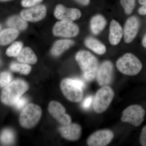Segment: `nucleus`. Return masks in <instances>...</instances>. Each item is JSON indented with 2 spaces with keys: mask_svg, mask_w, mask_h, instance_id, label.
Wrapping results in <instances>:
<instances>
[{
  "mask_svg": "<svg viewBox=\"0 0 146 146\" xmlns=\"http://www.w3.org/2000/svg\"><path fill=\"white\" fill-rule=\"evenodd\" d=\"M29 88V84L23 80H13L3 89L1 94V100L6 105L14 106Z\"/></svg>",
  "mask_w": 146,
  "mask_h": 146,
  "instance_id": "nucleus-1",
  "label": "nucleus"
},
{
  "mask_svg": "<svg viewBox=\"0 0 146 146\" xmlns=\"http://www.w3.org/2000/svg\"><path fill=\"white\" fill-rule=\"evenodd\" d=\"M76 60L83 72L84 77L87 81L94 80L98 70V60L89 52L81 50L76 55Z\"/></svg>",
  "mask_w": 146,
  "mask_h": 146,
  "instance_id": "nucleus-2",
  "label": "nucleus"
},
{
  "mask_svg": "<svg viewBox=\"0 0 146 146\" xmlns=\"http://www.w3.org/2000/svg\"><path fill=\"white\" fill-rule=\"evenodd\" d=\"M60 86L63 95L70 101L79 102L83 98V89L86 84L81 80L65 78L61 82Z\"/></svg>",
  "mask_w": 146,
  "mask_h": 146,
  "instance_id": "nucleus-3",
  "label": "nucleus"
},
{
  "mask_svg": "<svg viewBox=\"0 0 146 146\" xmlns=\"http://www.w3.org/2000/svg\"><path fill=\"white\" fill-rule=\"evenodd\" d=\"M117 68L121 72L128 76H135L143 68L140 60L131 53H126L117 61Z\"/></svg>",
  "mask_w": 146,
  "mask_h": 146,
  "instance_id": "nucleus-4",
  "label": "nucleus"
},
{
  "mask_svg": "<svg viewBox=\"0 0 146 146\" xmlns=\"http://www.w3.org/2000/svg\"><path fill=\"white\" fill-rule=\"evenodd\" d=\"M42 114L40 106L34 104H30L21 112L19 119L20 124L22 127L27 129L34 127L39 122Z\"/></svg>",
  "mask_w": 146,
  "mask_h": 146,
  "instance_id": "nucleus-5",
  "label": "nucleus"
},
{
  "mask_svg": "<svg viewBox=\"0 0 146 146\" xmlns=\"http://www.w3.org/2000/svg\"><path fill=\"white\" fill-rule=\"evenodd\" d=\"M114 97L113 89L107 86H103L95 95L93 108L96 113L100 114L105 111L109 107Z\"/></svg>",
  "mask_w": 146,
  "mask_h": 146,
  "instance_id": "nucleus-6",
  "label": "nucleus"
},
{
  "mask_svg": "<svg viewBox=\"0 0 146 146\" xmlns=\"http://www.w3.org/2000/svg\"><path fill=\"white\" fill-rule=\"evenodd\" d=\"M145 110L141 106L132 105L126 108L122 112L121 120L135 127L141 125L144 120Z\"/></svg>",
  "mask_w": 146,
  "mask_h": 146,
  "instance_id": "nucleus-7",
  "label": "nucleus"
},
{
  "mask_svg": "<svg viewBox=\"0 0 146 146\" xmlns=\"http://www.w3.org/2000/svg\"><path fill=\"white\" fill-rule=\"evenodd\" d=\"M79 32L78 27L72 21H58L55 24L52 32L56 36L64 37H75Z\"/></svg>",
  "mask_w": 146,
  "mask_h": 146,
  "instance_id": "nucleus-8",
  "label": "nucleus"
},
{
  "mask_svg": "<svg viewBox=\"0 0 146 146\" xmlns=\"http://www.w3.org/2000/svg\"><path fill=\"white\" fill-rule=\"evenodd\" d=\"M114 137V133L109 129L97 131L88 138L87 144L89 146H107L110 143Z\"/></svg>",
  "mask_w": 146,
  "mask_h": 146,
  "instance_id": "nucleus-9",
  "label": "nucleus"
},
{
  "mask_svg": "<svg viewBox=\"0 0 146 146\" xmlns=\"http://www.w3.org/2000/svg\"><path fill=\"white\" fill-rule=\"evenodd\" d=\"M48 110L53 117L63 125L69 124L72 122L70 116L66 113L64 106L58 102L52 101L49 104Z\"/></svg>",
  "mask_w": 146,
  "mask_h": 146,
  "instance_id": "nucleus-10",
  "label": "nucleus"
},
{
  "mask_svg": "<svg viewBox=\"0 0 146 146\" xmlns=\"http://www.w3.org/2000/svg\"><path fill=\"white\" fill-rule=\"evenodd\" d=\"M46 12V6L43 5H39L22 10L21 16L26 21L36 22L44 18Z\"/></svg>",
  "mask_w": 146,
  "mask_h": 146,
  "instance_id": "nucleus-11",
  "label": "nucleus"
},
{
  "mask_svg": "<svg viewBox=\"0 0 146 146\" xmlns=\"http://www.w3.org/2000/svg\"><path fill=\"white\" fill-rule=\"evenodd\" d=\"M113 74L112 62L106 60L102 63L97 74V80L100 86H106L111 83Z\"/></svg>",
  "mask_w": 146,
  "mask_h": 146,
  "instance_id": "nucleus-12",
  "label": "nucleus"
},
{
  "mask_svg": "<svg viewBox=\"0 0 146 146\" xmlns=\"http://www.w3.org/2000/svg\"><path fill=\"white\" fill-rule=\"evenodd\" d=\"M54 14L56 18L62 21H75L81 16V12L77 9L67 8L61 4L56 6Z\"/></svg>",
  "mask_w": 146,
  "mask_h": 146,
  "instance_id": "nucleus-13",
  "label": "nucleus"
},
{
  "mask_svg": "<svg viewBox=\"0 0 146 146\" xmlns=\"http://www.w3.org/2000/svg\"><path fill=\"white\" fill-rule=\"evenodd\" d=\"M139 26L140 22L136 16H131L127 19L124 30V41L125 43H130L134 40L138 33Z\"/></svg>",
  "mask_w": 146,
  "mask_h": 146,
  "instance_id": "nucleus-14",
  "label": "nucleus"
},
{
  "mask_svg": "<svg viewBox=\"0 0 146 146\" xmlns=\"http://www.w3.org/2000/svg\"><path fill=\"white\" fill-rule=\"evenodd\" d=\"M59 131L61 136L68 141H78L82 134L81 126L77 123H70L63 125L59 128Z\"/></svg>",
  "mask_w": 146,
  "mask_h": 146,
  "instance_id": "nucleus-15",
  "label": "nucleus"
},
{
  "mask_svg": "<svg viewBox=\"0 0 146 146\" xmlns=\"http://www.w3.org/2000/svg\"><path fill=\"white\" fill-rule=\"evenodd\" d=\"M123 35V29L118 22L113 20L110 27L109 41L113 45H117L119 43Z\"/></svg>",
  "mask_w": 146,
  "mask_h": 146,
  "instance_id": "nucleus-16",
  "label": "nucleus"
},
{
  "mask_svg": "<svg viewBox=\"0 0 146 146\" xmlns=\"http://www.w3.org/2000/svg\"><path fill=\"white\" fill-rule=\"evenodd\" d=\"M17 59L19 62L26 64H34L37 61L36 55L29 47H25L21 50L17 56Z\"/></svg>",
  "mask_w": 146,
  "mask_h": 146,
  "instance_id": "nucleus-17",
  "label": "nucleus"
},
{
  "mask_svg": "<svg viewBox=\"0 0 146 146\" xmlns=\"http://www.w3.org/2000/svg\"><path fill=\"white\" fill-rule=\"evenodd\" d=\"M19 33L13 28L6 29L0 32V45L4 46L10 44L17 38Z\"/></svg>",
  "mask_w": 146,
  "mask_h": 146,
  "instance_id": "nucleus-18",
  "label": "nucleus"
},
{
  "mask_svg": "<svg viewBox=\"0 0 146 146\" xmlns=\"http://www.w3.org/2000/svg\"><path fill=\"white\" fill-rule=\"evenodd\" d=\"M107 24L106 20L104 16L97 15L92 18L90 23V29L92 33L97 35L99 34L105 27Z\"/></svg>",
  "mask_w": 146,
  "mask_h": 146,
  "instance_id": "nucleus-19",
  "label": "nucleus"
},
{
  "mask_svg": "<svg viewBox=\"0 0 146 146\" xmlns=\"http://www.w3.org/2000/svg\"><path fill=\"white\" fill-rule=\"evenodd\" d=\"M74 42L70 39H62L56 41L51 49L52 54L57 56L73 46Z\"/></svg>",
  "mask_w": 146,
  "mask_h": 146,
  "instance_id": "nucleus-20",
  "label": "nucleus"
},
{
  "mask_svg": "<svg viewBox=\"0 0 146 146\" xmlns=\"http://www.w3.org/2000/svg\"><path fill=\"white\" fill-rule=\"evenodd\" d=\"M85 44L86 46L98 54H103L106 52L105 46L97 39L89 37L85 39Z\"/></svg>",
  "mask_w": 146,
  "mask_h": 146,
  "instance_id": "nucleus-21",
  "label": "nucleus"
},
{
  "mask_svg": "<svg viewBox=\"0 0 146 146\" xmlns=\"http://www.w3.org/2000/svg\"><path fill=\"white\" fill-rule=\"evenodd\" d=\"M7 24L11 28L23 31L27 28V23L22 17L18 16H11L7 21Z\"/></svg>",
  "mask_w": 146,
  "mask_h": 146,
  "instance_id": "nucleus-22",
  "label": "nucleus"
},
{
  "mask_svg": "<svg viewBox=\"0 0 146 146\" xmlns=\"http://www.w3.org/2000/svg\"><path fill=\"white\" fill-rule=\"evenodd\" d=\"M15 140V135L13 131L9 129H4L0 136V141L3 145L13 143Z\"/></svg>",
  "mask_w": 146,
  "mask_h": 146,
  "instance_id": "nucleus-23",
  "label": "nucleus"
},
{
  "mask_svg": "<svg viewBox=\"0 0 146 146\" xmlns=\"http://www.w3.org/2000/svg\"><path fill=\"white\" fill-rule=\"evenodd\" d=\"M11 70L20 73L21 74L27 75L29 74L31 70L30 65L27 64H20L13 63L10 65Z\"/></svg>",
  "mask_w": 146,
  "mask_h": 146,
  "instance_id": "nucleus-24",
  "label": "nucleus"
},
{
  "mask_svg": "<svg viewBox=\"0 0 146 146\" xmlns=\"http://www.w3.org/2000/svg\"><path fill=\"white\" fill-rule=\"evenodd\" d=\"M22 42H13L6 51V54L9 57H16L21 52L23 48Z\"/></svg>",
  "mask_w": 146,
  "mask_h": 146,
  "instance_id": "nucleus-25",
  "label": "nucleus"
},
{
  "mask_svg": "<svg viewBox=\"0 0 146 146\" xmlns=\"http://www.w3.org/2000/svg\"><path fill=\"white\" fill-rule=\"evenodd\" d=\"M120 3L126 14L129 15L132 13L135 6V0H120Z\"/></svg>",
  "mask_w": 146,
  "mask_h": 146,
  "instance_id": "nucleus-26",
  "label": "nucleus"
},
{
  "mask_svg": "<svg viewBox=\"0 0 146 146\" xmlns=\"http://www.w3.org/2000/svg\"><path fill=\"white\" fill-rule=\"evenodd\" d=\"M12 75L10 73L3 72L0 74V87H4L11 82Z\"/></svg>",
  "mask_w": 146,
  "mask_h": 146,
  "instance_id": "nucleus-27",
  "label": "nucleus"
},
{
  "mask_svg": "<svg viewBox=\"0 0 146 146\" xmlns=\"http://www.w3.org/2000/svg\"><path fill=\"white\" fill-rule=\"evenodd\" d=\"M43 0H22L21 4L23 6L26 7H31L42 2Z\"/></svg>",
  "mask_w": 146,
  "mask_h": 146,
  "instance_id": "nucleus-28",
  "label": "nucleus"
},
{
  "mask_svg": "<svg viewBox=\"0 0 146 146\" xmlns=\"http://www.w3.org/2000/svg\"><path fill=\"white\" fill-rule=\"evenodd\" d=\"M27 103V100L24 97H21L16 102L14 106L18 109L21 110L26 106Z\"/></svg>",
  "mask_w": 146,
  "mask_h": 146,
  "instance_id": "nucleus-29",
  "label": "nucleus"
},
{
  "mask_svg": "<svg viewBox=\"0 0 146 146\" xmlns=\"http://www.w3.org/2000/svg\"><path fill=\"white\" fill-rule=\"evenodd\" d=\"M93 100V98L92 96H89L86 98L84 100L82 105L84 109H88L89 108L92 104Z\"/></svg>",
  "mask_w": 146,
  "mask_h": 146,
  "instance_id": "nucleus-30",
  "label": "nucleus"
},
{
  "mask_svg": "<svg viewBox=\"0 0 146 146\" xmlns=\"http://www.w3.org/2000/svg\"><path fill=\"white\" fill-rule=\"evenodd\" d=\"M140 143L143 146H146V125L144 126L141 131L140 138Z\"/></svg>",
  "mask_w": 146,
  "mask_h": 146,
  "instance_id": "nucleus-31",
  "label": "nucleus"
},
{
  "mask_svg": "<svg viewBox=\"0 0 146 146\" xmlns=\"http://www.w3.org/2000/svg\"><path fill=\"white\" fill-rule=\"evenodd\" d=\"M138 13L141 15H146V3L143 5L138 10Z\"/></svg>",
  "mask_w": 146,
  "mask_h": 146,
  "instance_id": "nucleus-32",
  "label": "nucleus"
},
{
  "mask_svg": "<svg viewBox=\"0 0 146 146\" xmlns=\"http://www.w3.org/2000/svg\"><path fill=\"white\" fill-rule=\"evenodd\" d=\"M75 1L82 5L84 6L88 5L90 3V0H75Z\"/></svg>",
  "mask_w": 146,
  "mask_h": 146,
  "instance_id": "nucleus-33",
  "label": "nucleus"
},
{
  "mask_svg": "<svg viewBox=\"0 0 146 146\" xmlns=\"http://www.w3.org/2000/svg\"><path fill=\"white\" fill-rule=\"evenodd\" d=\"M142 44L144 47L146 48V34L145 36H144L143 39L142 41Z\"/></svg>",
  "mask_w": 146,
  "mask_h": 146,
  "instance_id": "nucleus-34",
  "label": "nucleus"
},
{
  "mask_svg": "<svg viewBox=\"0 0 146 146\" xmlns=\"http://www.w3.org/2000/svg\"><path fill=\"white\" fill-rule=\"evenodd\" d=\"M138 1L140 4L142 5H143L146 3V0H138Z\"/></svg>",
  "mask_w": 146,
  "mask_h": 146,
  "instance_id": "nucleus-35",
  "label": "nucleus"
},
{
  "mask_svg": "<svg viewBox=\"0 0 146 146\" xmlns=\"http://www.w3.org/2000/svg\"><path fill=\"white\" fill-rule=\"evenodd\" d=\"M1 25H0V30H1Z\"/></svg>",
  "mask_w": 146,
  "mask_h": 146,
  "instance_id": "nucleus-36",
  "label": "nucleus"
},
{
  "mask_svg": "<svg viewBox=\"0 0 146 146\" xmlns=\"http://www.w3.org/2000/svg\"><path fill=\"white\" fill-rule=\"evenodd\" d=\"M1 1H6V0H1Z\"/></svg>",
  "mask_w": 146,
  "mask_h": 146,
  "instance_id": "nucleus-37",
  "label": "nucleus"
}]
</instances>
